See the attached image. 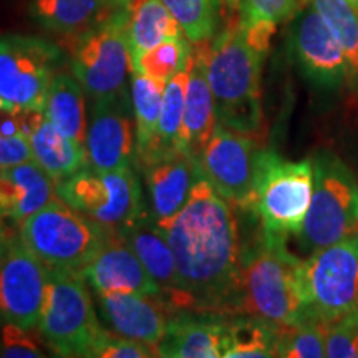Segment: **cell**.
Listing matches in <instances>:
<instances>
[{
	"mask_svg": "<svg viewBox=\"0 0 358 358\" xmlns=\"http://www.w3.org/2000/svg\"><path fill=\"white\" fill-rule=\"evenodd\" d=\"M201 171V169H199ZM174 254L192 313H239V224L229 201L199 173L185 208L156 222Z\"/></svg>",
	"mask_w": 358,
	"mask_h": 358,
	"instance_id": "cell-1",
	"label": "cell"
},
{
	"mask_svg": "<svg viewBox=\"0 0 358 358\" xmlns=\"http://www.w3.org/2000/svg\"><path fill=\"white\" fill-rule=\"evenodd\" d=\"M266 53L250 43L239 20L208 42L206 75L213 90L217 124L236 133L261 136V77Z\"/></svg>",
	"mask_w": 358,
	"mask_h": 358,
	"instance_id": "cell-2",
	"label": "cell"
},
{
	"mask_svg": "<svg viewBox=\"0 0 358 358\" xmlns=\"http://www.w3.org/2000/svg\"><path fill=\"white\" fill-rule=\"evenodd\" d=\"M302 259L290 252L287 237L261 227L241 259L239 313L257 317L277 329L307 319L301 289Z\"/></svg>",
	"mask_w": 358,
	"mask_h": 358,
	"instance_id": "cell-3",
	"label": "cell"
},
{
	"mask_svg": "<svg viewBox=\"0 0 358 358\" xmlns=\"http://www.w3.org/2000/svg\"><path fill=\"white\" fill-rule=\"evenodd\" d=\"M313 192L310 208L299 231L297 243L303 254L353 237L358 229V182L352 169L329 150L312 156Z\"/></svg>",
	"mask_w": 358,
	"mask_h": 358,
	"instance_id": "cell-4",
	"label": "cell"
},
{
	"mask_svg": "<svg viewBox=\"0 0 358 358\" xmlns=\"http://www.w3.org/2000/svg\"><path fill=\"white\" fill-rule=\"evenodd\" d=\"M110 232L66 204L60 196L19 227L22 243L48 271L66 272H80L92 262L108 241Z\"/></svg>",
	"mask_w": 358,
	"mask_h": 358,
	"instance_id": "cell-5",
	"label": "cell"
},
{
	"mask_svg": "<svg viewBox=\"0 0 358 358\" xmlns=\"http://www.w3.org/2000/svg\"><path fill=\"white\" fill-rule=\"evenodd\" d=\"M312 192V158L289 161L274 150L262 148L245 211L261 221L264 231L284 237L297 236L310 208Z\"/></svg>",
	"mask_w": 358,
	"mask_h": 358,
	"instance_id": "cell-6",
	"label": "cell"
},
{
	"mask_svg": "<svg viewBox=\"0 0 358 358\" xmlns=\"http://www.w3.org/2000/svg\"><path fill=\"white\" fill-rule=\"evenodd\" d=\"M80 272L48 271L38 330L58 357L93 358L105 334Z\"/></svg>",
	"mask_w": 358,
	"mask_h": 358,
	"instance_id": "cell-7",
	"label": "cell"
},
{
	"mask_svg": "<svg viewBox=\"0 0 358 358\" xmlns=\"http://www.w3.org/2000/svg\"><path fill=\"white\" fill-rule=\"evenodd\" d=\"M129 71L133 64L127 7H116L75 37L71 73L95 103L128 95Z\"/></svg>",
	"mask_w": 358,
	"mask_h": 358,
	"instance_id": "cell-8",
	"label": "cell"
},
{
	"mask_svg": "<svg viewBox=\"0 0 358 358\" xmlns=\"http://www.w3.org/2000/svg\"><path fill=\"white\" fill-rule=\"evenodd\" d=\"M307 319L329 324L358 310V241L353 237L308 254L301 264Z\"/></svg>",
	"mask_w": 358,
	"mask_h": 358,
	"instance_id": "cell-9",
	"label": "cell"
},
{
	"mask_svg": "<svg viewBox=\"0 0 358 358\" xmlns=\"http://www.w3.org/2000/svg\"><path fill=\"white\" fill-rule=\"evenodd\" d=\"M57 192L66 204L110 231L122 229L145 214L140 181L131 168L101 171L87 166L58 182Z\"/></svg>",
	"mask_w": 358,
	"mask_h": 358,
	"instance_id": "cell-10",
	"label": "cell"
},
{
	"mask_svg": "<svg viewBox=\"0 0 358 358\" xmlns=\"http://www.w3.org/2000/svg\"><path fill=\"white\" fill-rule=\"evenodd\" d=\"M60 48L43 38L7 35L0 38V100L24 110H43Z\"/></svg>",
	"mask_w": 358,
	"mask_h": 358,
	"instance_id": "cell-11",
	"label": "cell"
},
{
	"mask_svg": "<svg viewBox=\"0 0 358 358\" xmlns=\"http://www.w3.org/2000/svg\"><path fill=\"white\" fill-rule=\"evenodd\" d=\"M261 150L259 138L217 124L196 163L224 199L236 208L245 209L254 187Z\"/></svg>",
	"mask_w": 358,
	"mask_h": 358,
	"instance_id": "cell-12",
	"label": "cell"
},
{
	"mask_svg": "<svg viewBox=\"0 0 358 358\" xmlns=\"http://www.w3.org/2000/svg\"><path fill=\"white\" fill-rule=\"evenodd\" d=\"M48 268L22 243L8 234L0 261V324H15L32 330L42 312Z\"/></svg>",
	"mask_w": 358,
	"mask_h": 358,
	"instance_id": "cell-13",
	"label": "cell"
},
{
	"mask_svg": "<svg viewBox=\"0 0 358 358\" xmlns=\"http://www.w3.org/2000/svg\"><path fill=\"white\" fill-rule=\"evenodd\" d=\"M290 48L299 69L319 88L338 90L348 85L345 53L322 17L306 2L294 13Z\"/></svg>",
	"mask_w": 358,
	"mask_h": 358,
	"instance_id": "cell-14",
	"label": "cell"
},
{
	"mask_svg": "<svg viewBox=\"0 0 358 358\" xmlns=\"http://www.w3.org/2000/svg\"><path fill=\"white\" fill-rule=\"evenodd\" d=\"M88 166L101 171L131 168L136 158V124L131 95L95 101L85 138Z\"/></svg>",
	"mask_w": 358,
	"mask_h": 358,
	"instance_id": "cell-15",
	"label": "cell"
},
{
	"mask_svg": "<svg viewBox=\"0 0 358 358\" xmlns=\"http://www.w3.org/2000/svg\"><path fill=\"white\" fill-rule=\"evenodd\" d=\"M101 317L115 334L146 345H158L176 313L161 294L105 292L96 294Z\"/></svg>",
	"mask_w": 358,
	"mask_h": 358,
	"instance_id": "cell-16",
	"label": "cell"
},
{
	"mask_svg": "<svg viewBox=\"0 0 358 358\" xmlns=\"http://www.w3.org/2000/svg\"><path fill=\"white\" fill-rule=\"evenodd\" d=\"M120 236L127 241V244L134 250L138 259L151 275L164 301L169 303L174 313L191 312L189 301L182 290L181 279L178 274V266L174 261V254L169 248L166 237L156 226L153 217H148L146 213L128 226L118 229Z\"/></svg>",
	"mask_w": 358,
	"mask_h": 358,
	"instance_id": "cell-17",
	"label": "cell"
},
{
	"mask_svg": "<svg viewBox=\"0 0 358 358\" xmlns=\"http://www.w3.org/2000/svg\"><path fill=\"white\" fill-rule=\"evenodd\" d=\"M80 274L92 285L95 294H161L158 284L151 279L145 266L118 231L110 232L108 241L100 252L80 271Z\"/></svg>",
	"mask_w": 358,
	"mask_h": 358,
	"instance_id": "cell-18",
	"label": "cell"
},
{
	"mask_svg": "<svg viewBox=\"0 0 358 358\" xmlns=\"http://www.w3.org/2000/svg\"><path fill=\"white\" fill-rule=\"evenodd\" d=\"M206 47L208 42L192 45L182 118V151L194 159H198L217 127L213 90L206 75Z\"/></svg>",
	"mask_w": 358,
	"mask_h": 358,
	"instance_id": "cell-19",
	"label": "cell"
},
{
	"mask_svg": "<svg viewBox=\"0 0 358 358\" xmlns=\"http://www.w3.org/2000/svg\"><path fill=\"white\" fill-rule=\"evenodd\" d=\"M57 198V182L34 159L0 169V219L20 226Z\"/></svg>",
	"mask_w": 358,
	"mask_h": 358,
	"instance_id": "cell-20",
	"label": "cell"
},
{
	"mask_svg": "<svg viewBox=\"0 0 358 358\" xmlns=\"http://www.w3.org/2000/svg\"><path fill=\"white\" fill-rule=\"evenodd\" d=\"M141 171L146 178L155 222L169 221L185 208L201 173L196 159L185 151L155 161Z\"/></svg>",
	"mask_w": 358,
	"mask_h": 358,
	"instance_id": "cell-21",
	"label": "cell"
},
{
	"mask_svg": "<svg viewBox=\"0 0 358 358\" xmlns=\"http://www.w3.org/2000/svg\"><path fill=\"white\" fill-rule=\"evenodd\" d=\"M227 324L219 315L185 312L174 315L158 345L159 357L219 358L226 350Z\"/></svg>",
	"mask_w": 358,
	"mask_h": 358,
	"instance_id": "cell-22",
	"label": "cell"
},
{
	"mask_svg": "<svg viewBox=\"0 0 358 358\" xmlns=\"http://www.w3.org/2000/svg\"><path fill=\"white\" fill-rule=\"evenodd\" d=\"M30 150L32 159L57 185L88 166L85 145L62 134L43 113L38 115L30 133Z\"/></svg>",
	"mask_w": 358,
	"mask_h": 358,
	"instance_id": "cell-23",
	"label": "cell"
},
{
	"mask_svg": "<svg viewBox=\"0 0 358 358\" xmlns=\"http://www.w3.org/2000/svg\"><path fill=\"white\" fill-rule=\"evenodd\" d=\"M191 58V57H189ZM189 78V62L181 71H178L171 80L166 82L163 95V108H161L158 129L150 150L141 158L136 159L138 168L143 169L148 164L155 163L168 156L181 153L182 136V118H185L186 87Z\"/></svg>",
	"mask_w": 358,
	"mask_h": 358,
	"instance_id": "cell-24",
	"label": "cell"
},
{
	"mask_svg": "<svg viewBox=\"0 0 358 358\" xmlns=\"http://www.w3.org/2000/svg\"><path fill=\"white\" fill-rule=\"evenodd\" d=\"M42 113L62 134L85 145L87 138V92L70 73H57Z\"/></svg>",
	"mask_w": 358,
	"mask_h": 358,
	"instance_id": "cell-25",
	"label": "cell"
},
{
	"mask_svg": "<svg viewBox=\"0 0 358 358\" xmlns=\"http://www.w3.org/2000/svg\"><path fill=\"white\" fill-rule=\"evenodd\" d=\"M127 15L131 64L164 40L185 37L181 25L161 0H129Z\"/></svg>",
	"mask_w": 358,
	"mask_h": 358,
	"instance_id": "cell-26",
	"label": "cell"
},
{
	"mask_svg": "<svg viewBox=\"0 0 358 358\" xmlns=\"http://www.w3.org/2000/svg\"><path fill=\"white\" fill-rule=\"evenodd\" d=\"M110 0H34V17L53 34L77 37L110 13Z\"/></svg>",
	"mask_w": 358,
	"mask_h": 358,
	"instance_id": "cell-27",
	"label": "cell"
},
{
	"mask_svg": "<svg viewBox=\"0 0 358 358\" xmlns=\"http://www.w3.org/2000/svg\"><path fill=\"white\" fill-rule=\"evenodd\" d=\"M313 7L345 53L348 87L358 85V8L348 0H299Z\"/></svg>",
	"mask_w": 358,
	"mask_h": 358,
	"instance_id": "cell-28",
	"label": "cell"
},
{
	"mask_svg": "<svg viewBox=\"0 0 358 358\" xmlns=\"http://www.w3.org/2000/svg\"><path fill=\"white\" fill-rule=\"evenodd\" d=\"M166 82L156 80L141 73H133L131 80V105L136 124V161L150 150L158 129L163 95Z\"/></svg>",
	"mask_w": 358,
	"mask_h": 358,
	"instance_id": "cell-29",
	"label": "cell"
},
{
	"mask_svg": "<svg viewBox=\"0 0 358 358\" xmlns=\"http://www.w3.org/2000/svg\"><path fill=\"white\" fill-rule=\"evenodd\" d=\"M40 113L0 100V169L32 161L30 133Z\"/></svg>",
	"mask_w": 358,
	"mask_h": 358,
	"instance_id": "cell-30",
	"label": "cell"
},
{
	"mask_svg": "<svg viewBox=\"0 0 358 358\" xmlns=\"http://www.w3.org/2000/svg\"><path fill=\"white\" fill-rule=\"evenodd\" d=\"M279 329L266 320L250 317L227 324L226 358L277 357Z\"/></svg>",
	"mask_w": 358,
	"mask_h": 358,
	"instance_id": "cell-31",
	"label": "cell"
},
{
	"mask_svg": "<svg viewBox=\"0 0 358 358\" xmlns=\"http://www.w3.org/2000/svg\"><path fill=\"white\" fill-rule=\"evenodd\" d=\"M192 45L211 42L221 17V0H161Z\"/></svg>",
	"mask_w": 358,
	"mask_h": 358,
	"instance_id": "cell-32",
	"label": "cell"
},
{
	"mask_svg": "<svg viewBox=\"0 0 358 358\" xmlns=\"http://www.w3.org/2000/svg\"><path fill=\"white\" fill-rule=\"evenodd\" d=\"M192 43L186 37L164 40L133 62V73L168 82L187 65Z\"/></svg>",
	"mask_w": 358,
	"mask_h": 358,
	"instance_id": "cell-33",
	"label": "cell"
},
{
	"mask_svg": "<svg viewBox=\"0 0 358 358\" xmlns=\"http://www.w3.org/2000/svg\"><path fill=\"white\" fill-rule=\"evenodd\" d=\"M277 357L322 358L325 357V325L313 319L279 329Z\"/></svg>",
	"mask_w": 358,
	"mask_h": 358,
	"instance_id": "cell-34",
	"label": "cell"
},
{
	"mask_svg": "<svg viewBox=\"0 0 358 358\" xmlns=\"http://www.w3.org/2000/svg\"><path fill=\"white\" fill-rule=\"evenodd\" d=\"M299 0H239V24L243 27H272L297 12Z\"/></svg>",
	"mask_w": 358,
	"mask_h": 358,
	"instance_id": "cell-35",
	"label": "cell"
},
{
	"mask_svg": "<svg viewBox=\"0 0 358 358\" xmlns=\"http://www.w3.org/2000/svg\"><path fill=\"white\" fill-rule=\"evenodd\" d=\"M325 325V357L358 358V310Z\"/></svg>",
	"mask_w": 358,
	"mask_h": 358,
	"instance_id": "cell-36",
	"label": "cell"
},
{
	"mask_svg": "<svg viewBox=\"0 0 358 358\" xmlns=\"http://www.w3.org/2000/svg\"><path fill=\"white\" fill-rule=\"evenodd\" d=\"M159 357L155 347L122 337L113 330H105L93 352V358H151Z\"/></svg>",
	"mask_w": 358,
	"mask_h": 358,
	"instance_id": "cell-37",
	"label": "cell"
},
{
	"mask_svg": "<svg viewBox=\"0 0 358 358\" xmlns=\"http://www.w3.org/2000/svg\"><path fill=\"white\" fill-rule=\"evenodd\" d=\"M30 330L15 324H3L0 332V357L6 358H42L45 353L35 342Z\"/></svg>",
	"mask_w": 358,
	"mask_h": 358,
	"instance_id": "cell-38",
	"label": "cell"
},
{
	"mask_svg": "<svg viewBox=\"0 0 358 358\" xmlns=\"http://www.w3.org/2000/svg\"><path fill=\"white\" fill-rule=\"evenodd\" d=\"M7 239H8V232L6 229V226H3V219H0V261H2L3 250H6Z\"/></svg>",
	"mask_w": 358,
	"mask_h": 358,
	"instance_id": "cell-39",
	"label": "cell"
},
{
	"mask_svg": "<svg viewBox=\"0 0 358 358\" xmlns=\"http://www.w3.org/2000/svg\"><path fill=\"white\" fill-rule=\"evenodd\" d=\"M129 0H110V3L113 7H127Z\"/></svg>",
	"mask_w": 358,
	"mask_h": 358,
	"instance_id": "cell-40",
	"label": "cell"
},
{
	"mask_svg": "<svg viewBox=\"0 0 358 358\" xmlns=\"http://www.w3.org/2000/svg\"><path fill=\"white\" fill-rule=\"evenodd\" d=\"M229 7H239V0H224Z\"/></svg>",
	"mask_w": 358,
	"mask_h": 358,
	"instance_id": "cell-41",
	"label": "cell"
},
{
	"mask_svg": "<svg viewBox=\"0 0 358 358\" xmlns=\"http://www.w3.org/2000/svg\"><path fill=\"white\" fill-rule=\"evenodd\" d=\"M348 2H352V3H353V6H355V7L358 8V0H348Z\"/></svg>",
	"mask_w": 358,
	"mask_h": 358,
	"instance_id": "cell-42",
	"label": "cell"
},
{
	"mask_svg": "<svg viewBox=\"0 0 358 358\" xmlns=\"http://www.w3.org/2000/svg\"><path fill=\"white\" fill-rule=\"evenodd\" d=\"M355 239L358 241V229H357V232H355Z\"/></svg>",
	"mask_w": 358,
	"mask_h": 358,
	"instance_id": "cell-43",
	"label": "cell"
}]
</instances>
